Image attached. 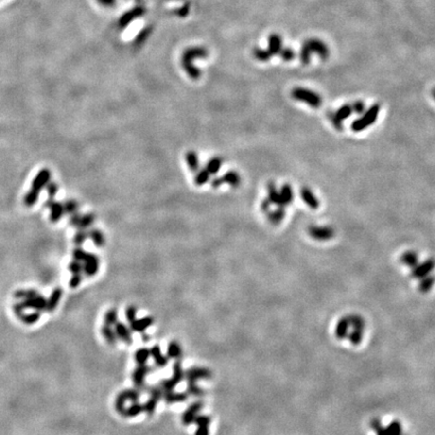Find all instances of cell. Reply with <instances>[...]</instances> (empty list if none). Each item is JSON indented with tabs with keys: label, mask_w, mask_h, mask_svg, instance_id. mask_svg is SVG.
I'll list each match as a JSON object with an SVG mask.
<instances>
[{
	"label": "cell",
	"mask_w": 435,
	"mask_h": 435,
	"mask_svg": "<svg viewBox=\"0 0 435 435\" xmlns=\"http://www.w3.org/2000/svg\"><path fill=\"white\" fill-rule=\"evenodd\" d=\"M87 238H88V233H86L84 230H80L74 237V242L76 245L81 246L84 244V242L86 241Z\"/></svg>",
	"instance_id": "cell-51"
},
{
	"label": "cell",
	"mask_w": 435,
	"mask_h": 435,
	"mask_svg": "<svg viewBox=\"0 0 435 435\" xmlns=\"http://www.w3.org/2000/svg\"><path fill=\"white\" fill-rule=\"evenodd\" d=\"M280 194H281V199L283 202V205L286 207L288 205H290L293 201V191L291 186L285 184L282 186L281 190L279 191Z\"/></svg>",
	"instance_id": "cell-31"
},
{
	"label": "cell",
	"mask_w": 435,
	"mask_h": 435,
	"mask_svg": "<svg viewBox=\"0 0 435 435\" xmlns=\"http://www.w3.org/2000/svg\"><path fill=\"white\" fill-rule=\"evenodd\" d=\"M141 412H143V406L141 404H139L138 402H135V403H132L128 407V408H126L124 416L135 417V416L139 415Z\"/></svg>",
	"instance_id": "cell-36"
},
{
	"label": "cell",
	"mask_w": 435,
	"mask_h": 435,
	"mask_svg": "<svg viewBox=\"0 0 435 435\" xmlns=\"http://www.w3.org/2000/svg\"><path fill=\"white\" fill-rule=\"evenodd\" d=\"M174 372H173V379L177 383V384H179L181 381H182V379L185 378V373H184V371H182V368H181V364H180V362L179 361H176L175 363H174Z\"/></svg>",
	"instance_id": "cell-41"
},
{
	"label": "cell",
	"mask_w": 435,
	"mask_h": 435,
	"mask_svg": "<svg viewBox=\"0 0 435 435\" xmlns=\"http://www.w3.org/2000/svg\"><path fill=\"white\" fill-rule=\"evenodd\" d=\"M311 55H312V52H311L310 48L307 47V45L305 43H303L301 50H300V53H299V58H300L301 63L303 65H307L311 62Z\"/></svg>",
	"instance_id": "cell-44"
},
{
	"label": "cell",
	"mask_w": 435,
	"mask_h": 435,
	"mask_svg": "<svg viewBox=\"0 0 435 435\" xmlns=\"http://www.w3.org/2000/svg\"><path fill=\"white\" fill-rule=\"evenodd\" d=\"M177 385V383L174 380L173 378L171 379H164L159 384V387L161 388V390L163 392H168V391H174L175 386Z\"/></svg>",
	"instance_id": "cell-47"
},
{
	"label": "cell",
	"mask_w": 435,
	"mask_h": 435,
	"mask_svg": "<svg viewBox=\"0 0 435 435\" xmlns=\"http://www.w3.org/2000/svg\"><path fill=\"white\" fill-rule=\"evenodd\" d=\"M280 57L285 62H289L292 61L294 58H296V52H294L291 48H282V50L280 51L279 52Z\"/></svg>",
	"instance_id": "cell-48"
},
{
	"label": "cell",
	"mask_w": 435,
	"mask_h": 435,
	"mask_svg": "<svg viewBox=\"0 0 435 435\" xmlns=\"http://www.w3.org/2000/svg\"><path fill=\"white\" fill-rule=\"evenodd\" d=\"M63 296V291L61 288H54L53 291L52 292L50 298L47 300V308L46 311L49 313L53 312L55 308H57L59 302L61 301Z\"/></svg>",
	"instance_id": "cell-19"
},
{
	"label": "cell",
	"mask_w": 435,
	"mask_h": 435,
	"mask_svg": "<svg viewBox=\"0 0 435 435\" xmlns=\"http://www.w3.org/2000/svg\"><path fill=\"white\" fill-rule=\"evenodd\" d=\"M270 206H271V203H270L269 200H264V201L262 202V204H261V209H262V212H263V213H268V212H269V209H270Z\"/></svg>",
	"instance_id": "cell-62"
},
{
	"label": "cell",
	"mask_w": 435,
	"mask_h": 435,
	"mask_svg": "<svg viewBox=\"0 0 435 435\" xmlns=\"http://www.w3.org/2000/svg\"><path fill=\"white\" fill-rule=\"evenodd\" d=\"M267 190H268V200L270 201L271 204L276 205L278 207H284L282 199H281V194H280V191L276 189L275 184L273 182H269L267 186Z\"/></svg>",
	"instance_id": "cell-22"
},
{
	"label": "cell",
	"mask_w": 435,
	"mask_h": 435,
	"mask_svg": "<svg viewBox=\"0 0 435 435\" xmlns=\"http://www.w3.org/2000/svg\"><path fill=\"white\" fill-rule=\"evenodd\" d=\"M94 222H95V215L94 214H86V215H84V216H81L78 228H80L81 230H85V229L91 227L93 225Z\"/></svg>",
	"instance_id": "cell-39"
},
{
	"label": "cell",
	"mask_w": 435,
	"mask_h": 435,
	"mask_svg": "<svg viewBox=\"0 0 435 435\" xmlns=\"http://www.w3.org/2000/svg\"><path fill=\"white\" fill-rule=\"evenodd\" d=\"M203 408V403L198 401L192 403L189 408L184 412L182 414V423L185 425H190L191 423H193V421L195 419V417L199 415V412L202 410Z\"/></svg>",
	"instance_id": "cell-12"
},
{
	"label": "cell",
	"mask_w": 435,
	"mask_h": 435,
	"mask_svg": "<svg viewBox=\"0 0 435 435\" xmlns=\"http://www.w3.org/2000/svg\"><path fill=\"white\" fill-rule=\"evenodd\" d=\"M102 331V334L105 338V340L107 341V343L109 345H111V346H115L116 345L118 339H117V335H116L115 331L112 330L111 326L104 325L102 327V331Z\"/></svg>",
	"instance_id": "cell-30"
},
{
	"label": "cell",
	"mask_w": 435,
	"mask_h": 435,
	"mask_svg": "<svg viewBox=\"0 0 435 435\" xmlns=\"http://www.w3.org/2000/svg\"><path fill=\"white\" fill-rule=\"evenodd\" d=\"M400 261L402 264L406 265L407 267L412 268L414 265H416L418 263V255L414 251L405 252V253L401 256Z\"/></svg>",
	"instance_id": "cell-27"
},
{
	"label": "cell",
	"mask_w": 435,
	"mask_h": 435,
	"mask_svg": "<svg viewBox=\"0 0 435 435\" xmlns=\"http://www.w3.org/2000/svg\"><path fill=\"white\" fill-rule=\"evenodd\" d=\"M152 372V368L147 365H139L132 374V380L137 388H142L144 386V380L146 376Z\"/></svg>",
	"instance_id": "cell-10"
},
{
	"label": "cell",
	"mask_w": 435,
	"mask_h": 435,
	"mask_svg": "<svg viewBox=\"0 0 435 435\" xmlns=\"http://www.w3.org/2000/svg\"><path fill=\"white\" fill-rule=\"evenodd\" d=\"M88 237H90L94 244L97 247H102L105 244V237L100 230L93 229L88 233Z\"/></svg>",
	"instance_id": "cell-33"
},
{
	"label": "cell",
	"mask_w": 435,
	"mask_h": 435,
	"mask_svg": "<svg viewBox=\"0 0 435 435\" xmlns=\"http://www.w3.org/2000/svg\"><path fill=\"white\" fill-rule=\"evenodd\" d=\"M283 45H282V38L279 35L277 34H272L271 35H269L268 37V48L267 50L269 51V52L273 55V54H279L280 51L282 50Z\"/></svg>",
	"instance_id": "cell-18"
},
{
	"label": "cell",
	"mask_w": 435,
	"mask_h": 435,
	"mask_svg": "<svg viewBox=\"0 0 435 435\" xmlns=\"http://www.w3.org/2000/svg\"><path fill=\"white\" fill-rule=\"evenodd\" d=\"M150 357V349L147 348H139L135 353V361L138 365H146V362L148 361Z\"/></svg>",
	"instance_id": "cell-35"
},
{
	"label": "cell",
	"mask_w": 435,
	"mask_h": 435,
	"mask_svg": "<svg viewBox=\"0 0 435 435\" xmlns=\"http://www.w3.org/2000/svg\"><path fill=\"white\" fill-rule=\"evenodd\" d=\"M124 393H125V395H126V398H127V400L131 401L132 403H135V402L139 401L140 392L138 390H136V389H129V390H125Z\"/></svg>",
	"instance_id": "cell-50"
},
{
	"label": "cell",
	"mask_w": 435,
	"mask_h": 435,
	"mask_svg": "<svg viewBox=\"0 0 435 435\" xmlns=\"http://www.w3.org/2000/svg\"><path fill=\"white\" fill-rule=\"evenodd\" d=\"M209 426H198V429L195 430V435H209Z\"/></svg>",
	"instance_id": "cell-61"
},
{
	"label": "cell",
	"mask_w": 435,
	"mask_h": 435,
	"mask_svg": "<svg viewBox=\"0 0 435 435\" xmlns=\"http://www.w3.org/2000/svg\"><path fill=\"white\" fill-rule=\"evenodd\" d=\"M87 254L88 253H86V252L84 251L82 248H77L73 252L74 259L77 260V261H80V262H84V260H85Z\"/></svg>",
	"instance_id": "cell-54"
},
{
	"label": "cell",
	"mask_w": 435,
	"mask_h": 435,
	"mask_svg": "<svg viewBox=\"0 0 435 435\" xmlns=\"http://www.w3.org/2000/svg\"><path fill=\"white\" fill-rule=\"evenodd\" d=\"M254 57L261 62H267L271 59L272 54L269 52V51L267 49H261V48H255V50L253 51Z\"/></svg>",
	"instance_id": "cell-38"
},
{
	"label": "cell",
	"mask_w": 435,
	"mask_h": 435,
	"mask_svg": "<svg viewBox=\"0 0 435 435\" xmlns=\"http://www.w3.org/2000/svg\"><path fill=\"white\" fill-rule=\"evenodd\" d=\"M333 332L336 340L341 343L350 347H358L366 338L367 324L361 315L348 313L335 322Z\"/></svg>",
	"instance_id": "cell-1"
},
{
	"label": "cell",
	"mask_w": 435,
	"mask_h": 435,
	"mask_svg": "<svg viewBox=\"0 0 435 435\" xmlns=\"http://www.w3.org/2000/svg\"><path fill=\"white\" fill-rule=\"evenodd\" d=\"M432 96H433L434 100H435V88H434V89H433V91H432Z\"/></svg>",
	"instance_id": "cell-64"
},
{
	"label": "cell",
	"mask_w": 435,
	"mask_h": 435,
	"mask_svg": "<svg viewBox=\"0 0 435 435\" xmlns=\"http://www.w3.org/2000/svg\"><path fill=\"white\" fill-rule=\"evenodd\" d=\"M186 159H187V163L190 167V170L192 173H196L200 170V160H199V157L196 154L195 151H188L186 154Z\"/></svg>",
	"instance_id": "cell-26"
},
{
	"label": "cell",
	"mask_w": 435,
	"mask_h": 435,
	"mask_svg": "<svg viewBox=\"0 0 435 435\" xmlns=\"http://www.w3.org/2000/svg\"><path fill=\"white\" fill-rule=\"evenodd\" d=\"M181 348L176 342H172L167 347V357L170 359H179L181 357Z\"/></svg>",
	"instance_id": "cell-34"
},
{
	"label": "cell",
	"mask_w": 435,
	"mask_h": 435,
	"mask_svg": "<svg viewBox=\"0 0 435 435\" xmlns=\"http://www.w3.org/2000/svg\"><path fill=\"white\" fill-rule=\"evenodd\" d=\"M152 324H153V319L149 316L140 318V319H135L132 322H130V330L133 331L143 332Z\"/></svg>",
	"instance_id": "cell-20"
},
{
	"label": "cell",
	"mask_w": 435,
	"mask_h": 435,
	"mask_svg": "<svg viewBox=\"0 0 435 435\" xmlns=\"http://www.w3.org/2000/svg\"><path fill=\"white\" fill-rule=\"evenodd\" d=\"M40 315L41 314H40L39 312H35L33 313H27V314L22 313L18 317H19L20 320H22L24 324H26V325H34L39 319Z\"/></svg>",
	"instance_id": "cell-40"
},
{
	"label": "cell",
	"mask_w": 435,
	"mask_h": 435,
	"mask_svg": "<svg viewBox=\"0 0 435 435\" xmlns=\"http://www.w3.org/2000/svg\"><path fill=\"white\" fill-rule=\"evenodd\" d=\"M291 96L293 99L306 103L308 106H311L313 108L320 107L322 102L320 96L317 93L302 87L294 88L291 92Z\"/></svg>",
	"instance_id": "cell-6"
},
{
	"label": "cell",
	"mask_w": 435,
	"mask_h": 435,
	"mask_svg": "<svg viewBox=\"0 0 435 435\" xmlns=\"http://www.w3.org/2000/svg\"><path fill=\"white\" fill-rule=\"evenodd\" d=\"M308 234L317 241H327L334 236V230L331 227H317L312 226L308 229Z\"/></svg>",
	"instance_id": "cell-9"
},
{
	"label": "cell",
	"mask_w": 435,
	"mask_h": 435,
	"mask_svg": "<svg viewBox=\"0 0 435 435\" xmlns=\"http://www.w3.org/2000/svg\"><path fill=\"white\" fill-rule=\"evenodd\" d=\"M304 43L310 48L312 52L316 53L321 60H327L330 55V50L324 40L317 37H312L306 39Z\"/></svg>",
	"instance_id": "cell-7"
},
{
	"label": "cell",
	"mask_w": 435,
	"mask_h": 435,
	"mask_svg": "<svg viewBox=\"0 0 435 435\" xmlns=\"http://www.w3.org/2000/svg\"><path fill=\"white\" fill-rule=\"evenodd\" d=\"M222 164H223V159L222 158H220V157H213V158H210L207 162V165H206L205 168L209 172V174L210 175H214V174H217L219 173V171L221 170V167H222Z\"/></svg>",
	"instance_id": "cell-28"
},
{
	"label": "cell",
	"mask_w": 435,
	"mask_h": 435,
	"mask_svg": "<svg viewBox=\"0 0 435 435\" xmlns=\"http://www.w3.org/2000/svg\"><path fill=\"white\" fill-rule=\"evenodd\" d=\"M80 219H81V216L79 214L75 213V214L71 215V219H70V224H71V225L74 226V227H78L79 223H80Z\"/></svg>",
	"instance_id": "cell-59"
},
{
	"label": "cell",
	"mask_w": 435,
	"mask_h": 435,
	"mask_svg": "<svg viewBox=\"0 0 435 435\" xmlns=\"http://www.w3.org/2000/svg\"><path fill=\"white\" fill-rule=\"evenodd\" d=\"M126 401H127V398H126V395H125L124 391H123L117 396L116 401H115V408L118 411V413H120L122 415L125 414V410H126L125 403H126Z\"/></svg>",
	"instance_id": "cell-42"
},
{
	"label": "cell",
	"mask_w": 435,
	"mask_h": 435,
	"mask_svg": "<svg viewBox=\"0 0 435 435\" xmlns=\"http://www.w3.org/2000/svg\"><path fill=\"white\" fill-rule=\"evenodd\" d=\"M83 263V271L87 276H94L99 270V259L94 254L88 253Z\"/></svg>",
	"instance_id": "cell-11"
},
{
	"label": "cell",
	"mask_w": 435,
	"mask_h": 435,
	"mask_svg": "<svg viewBox=\"0 0 435 435\" xmlns=\"http://www.w3.org/2000/svg\"><path fill=\"white\" fill-rule=\"evenodd\" d=\"M82 281V274H73L71 279H70V286L76 288L81 284Z\"/></svg>",
	"instance_id": "cell-57"
},
{
	"label": "cell",
	"mask_w": 435,
	"mask_h": 435,
	"mask_svg": "<svg viewBox=\"0 0 435 435\" xmlns=\"http://www.w3.org/2000/svg\"><path fill=\"white\" fill-rule=\"evenodd\" d=\"M150 357H152L154 359L156 365L159 368L165 367L166 365H167V363H168V357L162 355L161 350H160L158 346H154L150 349Z\"/></svg>",
	"instance_id": "cell-23"
},
{
	"label": "cell",
	"mask_w": 435,
	"mask_h": 435,
	"mask_svg": "<svg viewBox=\"0 0 435 435\" xmlns=\"http://www.w3.org/2000/svg\"><path fill=\"white\" fill-rule=\"evenodd\" d=\"M145 9L142 6H136L133 9L129 10L125 13V15L120 18L119 24L121 27L127 26L131 21H133L135 18H138L144 15Z\"/></svg>",
	"instance_id": "cell-14"
},
{
	"label": "cell",
	"mask_w": 435,
	"mask_h": 435,
	"mask_svg": "<svg viewBox=\"0 0 435 435\" xmlns=\"http://www.w3.org/2000/svg\"><path fill=\"white\" fill-rule=\"evenodd\" d=\"M115 332L117 335V339L121 340L125 344L130 345L132 344V335L130 330L126 327L123 322H116L115 324Z\"/></svg>",
	"instance_id": "cell-15"
},
{
	"label": "cell",
	"mask_w": 435,
	"mask_h": 435,
	"mask_svg": "<svg viewBox=\"0 0 435 435\" xmlns=\"http://www.w3.org/2000/svg\"><path fill=\"white\" fill-rule=\"evenodd\" d=\"M117 319H118V313L115 308H112V310L108 311L104 316L105 325L107 326H115Z\"/></svg>",
	"instance_id": "cell-43"
},
{
	"label": "cell",
	"mask_w": 435,
	"mask_h": 435,
	"mask_svg": "<svg viewBox=\"0 0 435 435\" xmlns=\"http://www.w3.org/2000/svg\"><path fill=\"white\" fill-rule=\"evenodd\" d=\"M187 393H188V395L199 397V396H203L204 391L201 388H199V386L196 385L195 382H188Z\"/></svg>",
	"instance_id": "cell-45"
},
{
	"label": "cell",
	"mask_w": 435,
	"mask_h": 435,
	"mask_svg": "<svg viewBox=\"0 0 435 435\" xmlns=\"http://www.w3.org/2000/svg\"><path fill=\"white\" fill-rule=\"evenodd\" d=\"M223 184H224V181H223L222 177H215V178H213L212 180H210V185H212V187L214 189L220 188Z\"/></svg>",
	"instance_id": "cell-60"
},
{
	"label": "cell",
	"mask_w": 435,
	"mask_h": 435,
	"mask_svg": "<svg viewBox=\"0 0 435 435\" xmlns=\"http://www.w3.org/2000/svg\"><path fill=\"white\" fill-rule=\"evenodd\" d=\"M50 178H51V173H50V171H48V170H43L41 171L38 174H37V176L35 177V179L34 180V184H33V191H35V192H38V191L39 190H43L44 189V187L48 184V182L50 181Z\"/></svg>",
	"instance_id": "cell-17"
},
{
	"label": "cell",
	"mask_w": 435,
	"mask_h": 435,
	"mask_svg": "<svg viewBox=\"0 0 435 435\" xmlns=\"http://www.w3.org/2000/svg\"><path fill=\"white\" fill-rule=\"evenodd\" d=\"M193 422L198 426H209L210 418L206 415H198L195 417Z\"/></svg>",
	"instance_id": "cell-53"
},
{
	"label": "cell",
	"mask_w": 435,
	"mask_h": 435,
	"mask_svg": "<svg viewBox=\"0 0 435 435\" xmlns=\"http://www.w3.org/2000/svg\"><path fill=\"white\" fill-rule=\"evenodd\" d=\"M222 178L225 184L230 185L232 188H238L241 184V177H240L239 174H238L237 172H234V171H230V172L226 173L222 176Z\"/></svg>",
	"instance_id": "cell-25"
},
{
	"label": "cell",
	"mask_w": 435,
	"mask_h": 435,
	"mask_svg": "<svg viewBox=\"0 0 435 435\" xmlns=\"http://www.w3.org/2000/svg\"><path fill=\"white\" fill-rule=\"evenodd\" d=\"M208 54H209L208 50L203 47L189 48L184 52L181 58V65L190 78L196 80L201 77L202 73L200 71V69L196 68L193 65V63L198 59H206L208 57Z\"/></svg>",
	"instance_id": "cell-3"
},
{
	"label": "cell",
	"mask_w": 435,
	"mask_h": 435,
	"mask_svg": "<svg viewBox=\"0 0 435 435\" xmlns=\"http://www.w3.org/2000/svg\"><path fill=\"white\" fill-rule=\"evenodd\" d=\"M162 398L167 404H174L177 402H184L188 399V393H176L174 391L163 392Z\"/></svg>",
	"instance_id": "cell-21"
},
{
	"label": "cell",
	"mask_w": 435,
	"mask_h": 435,
	"mask_svg": "<svg viewBox=\"0 0 435 435\" xmlns=\"http://www.w3.org/2000/svg\"><path fill=\"white\" fill-rule=\"evenodd\" d=\"M58 190H59L58 185L53 184V182H52V184H50L48 186V191H49V194H50L51 198H52V196L58 192Z\"/></svg>",
	"instance_id": "cell-58"
},
{
	"label": "cell",
	"mask_w": 435,
	"mask_h": 435,
	"mask_svg": "<svg viewBox=\"0 0 435 435\" xmlns=\"http://www.w3.org/2000/svg\"><path fill=\"white\" fill-rule=\"evenodd\" d=\"M210 178V174H209V172L206 170V168H200V170L195 173V176H194V184L196 186H204L205 184L209 180Z\"/></svg>",
	"instance_id": "cell-32"
},
{
	"label": "cell",
	"mask_w": 435,
	"mask_h": 435,
	"mask_svg": "<svg viewBox=\"0 0 435 435\" xmlns=\"http://www.w3.org/2000/svg\"><path fill=\"white\" fill-rule=\"evenodd\" d=\"M352 108H353V112L357 114H363L365 111H366V106H365V103L362 101H356L355 103L352 104Z\"/></svg>",
	"instance_id": "cell-55"
},
{
	"label": "cell",
	"mask_w": 435,
	"mask_h": 435,
	"mask_svg": "<svg viewBox=\"0 0 435 435\" xmlns=\"http://www.w3.org/2000/svg\"><path fill=\"white\" fill-rule=\"evenodd\" d=\"M371 427L375 435H405L404 425L399 420L377 418Z\"/></svg>",
	"instance_id": "cell-4"
},
{
	"label": "cell",
	"mask_w": 435,
	"mask_h": 435,
	"mask_svg": "<svg viewBox=\"0 0 435 435\" xmlns=\"http://www.w3.org/2000/svg\"><path fill=\"white\" fill-rule=\"evenodd\" d=\"M352 113H353V108H352V105H349V104H345L339 110L335 111V115L338 116V118L341 121L348 118L350 115H352Z\"/></svg>",
	"instance_id": "cell-37"
},
{
	"label": "cell",
	"mask_w": 435,
	"mask_h": 435,
	"mask_svg": "<svg viewBox=\"0 0 435 435\" xmlns=\"http://www.w3.org/2000/svg\"><path fill=\"white\" fill-rule=\"evenodd\" d=\"M300 194L303 202L311 209H316L319 207V202L311 189H308L306 187L302 188L300 191Z\"/></svg>",
	"instance_id": "cell-16"
},
{
	"label": "cell",
	"mask_w": 435,
	"mask_h": 435,
	"mask_svg": "<svg viewBox=\"0 0 435 435\" xmlns=\"http://www.w3.org/2000/svg\"><path fill=\"white\" fill-rule=\"evenodd\" d=\"M63 207H64V212L66 214L73 215L77 213L78 210V203L76 201H68L64 204Z\"/></svg>",
	"instance_id": "cell-49"
},
{
	"label": "cell",
	"mask_w": 435,
	"mask_h": 435,
	"mask_svg": "<svg viewBox=\"0 0 435 435\" xmlns=\"http://www.w3.org/2000/svg\"><path fill=\"white\" fill-rule=\"evenodd\" d=\"M17 299H22L21 302L13 304V312L19 316L24 313L25 310H34L35 312L41 313L46 311L47 299L37 293L35 289H20L15 293Z\"/></svg>",
	"instance_id": "cell-2"
},
{
	"label": "cell",
	"mask_w": 435,
	"mask_h": 435,
	"mask_svg": "<svg viewBox=\"0 0 435 435\" xmlns=\"http://www.w3.org/2000/svg\"><path fill=\"white\" fill-rule=\"evenodd\" d=\"M380 109H381L380 104H374L369 109L365 111L360 118L356 119L352 123L350 128H352V130L355 132H361L367 127H369V126L373 125L377 120L379 113H380Z\"/></svg>",
	"instance_id": "cell-5"
},
{
	"label": "cell",
	"mask_w": 435,
	"mask_h": 435,
	"mask_svg": "<svg viewBox=\"0 0 435 435\" xmlns=\"http://www.w3.org/2000/svg\"><path fill=\"white\" fill-rule=\"evenodd\" d=\"M268 221L273 224V225H277L281 222L285 217V209L284 207H278L277 209L273 210V212H268Z\"/></svg>",
	"instance_id": "cell-29"
},
{
	"label": "cell",
	"mask_w": 435,
	"mask_h": 435,
	"mask_svg": "<svg viewBox=\"0 0 435 435\" xmlns=\"http://www.w3.org/2000/svg\"><path fill=\"white\" fill-rule=\"evenodd\" d=\"M149 392H150V398L142 406H143V411L145 413H147L148 415H152L154 411H156L158 401L162 398L163 391L159 386H152L149 388Z\"/></svg>",
	"instance_id": "cell-8"
},
{
	"label": "cell",
	"mask_w": 435,
	"mask_h": 435,
	"mask_svg": "<svg viewBox=\"0 0 435 435\" xmlns=\"http://www.w3.org/2000/svg\"><path fill=\"white\" fill-rule=\"evenodd\" d=\"M328 117L330 119V121L331 122V124L334 126V128L338 131H342L343 130V121H341L338 116L335 115V112L333 111H329L328 112Z\"/></svg>",
	"instance_id": "cell-46"
},
{
	"label": "cell",
	"mask_w": 435,
	"mask_h": 435,
	"mask_svg": "<svg viewBox=\"0 0 435 435\" xmlns=\"http://www.w3.org/2000/svg\"><path fill=\"white\" fill-rule=\"evenodd\" d=\"M126 318L130 322H132L133 320L136 319V307L135 306H129L127 310H126Z\"/></svg>",
	"instance_id": "cell-56"
},
{
	"label": "cell",
	"mask_w": 435,
	"mask_h": 435,
	"mask_svg": "<svg viewBox=\"0 0 435 435\" xmlns=\"http://www.w3.org/2000/svg\"><path fill=\"white\" fill-rule=\"evenodd\" d=\"M98 2H99L100 4H102L103 6L109 7V6L115 5L116 2H117V0H98Z\"/></svg>",
	"instance_id": "cell-63"
},
{
	"label": "cell",
	"mask_w": 435,
	"mask_h": 435,
	"mask_svg": "<svg viewBox=\"0 0 435 435\" xmlns=\"http://www.w3.org/2000/svg\"><path fill=\"white\" fill-rule=\"evenodd\" d=\"M47 206L52 208V213H51V220L52 222H58L62 216L64 215V207L63 205L59 204V203H53L52 200L48 201Z\"/></svg>",
	"instance_id": "cell-24"
},
{
	"label": "cell",
	"mask_w": 435,
	"mask_h": 435,
	"mask_svg": "<svg viewBox=\"0 0 435 435\" xmlns=\"http://www.w3.org/2000/svg\"><path fill=\"white\" fill-rule=\"evenodd\" d=\"M69 270L72 272V274H81L83 271V265L80 261L74 260L69 264Z\"/></svg>",
	"instance_id": "cell-52"
},
{
	"label": "cell",
	"mask_w": 435,
	"mask_h": 435,
	"mask_svg": "<svg viewBox=\"0 0 435 435\" xmlns=\"http://www.w3.org/2000/svg\"><path fill=\"white\" fill-rule=\"evenodd\" d=\"M210 372L208 369L205 368H199L194 367L189 369L185 373V378L187 379L188 382H195L201 380V379H209L210 378Z\"/></svg>",
	"instance_id": "cell-13"
}]
</instances>
